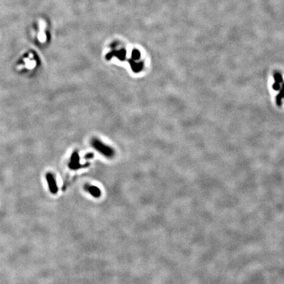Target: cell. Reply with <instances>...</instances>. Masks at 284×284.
<instances>
[{"label": "cell", "mask_w": 284, "mask_h": 284, "mask_svg": "<svg viewBox=\"0 0 284 284\" xmlns=\"http://www.w3.org/2000/svg\"><path fill=\"white\" fill-rule=\"evenodd\" d=\"M46 179L51 193L53 194H57L58 192V187L57 186V183H56L54 176L52 173H47Z\"/></svg>", "instance_id": "cell-1"}, {"label": "cell", "mask_w": 284, "mask_h": 284, "mask_svg": "<svg viewBox=\"0 0 284 284\" xmlns=\"http://www.w3.org/2000/svg\"><path fill=\"white\" fill-rule=\"evenodd\" d=\"M85 189L86 190L88 193H90L93 197L97 198L101 196V190L99 189L97 187L93 186H86L85 187Z\"/></svg>", "instance_id": "cell-2"}, {"label": "cell", "mask_w": 284, "mask_h": 284, "mask_svg": "<svg viewBox=\"0 0 284 284\" xmlns=\"http://www.w3.org/2000/svg\"><path fill=\"white\" fill-rule=\"evenodd\" d=\"M278 92H279V93H278L276 97V101L277 105L280 107L282 105V100L284 97V82L282 83L281 88Z\"/></svg>", "instance_id": "cell-3"}, {"label": "cell", "mask_w": 284, "mask_h": 284, "mask_svg": "<svg viewBox=\"0 0 284 284\" xmlns=\"http://www.w3.org/2000/svg\"><path fill=\"white\" fill-rule=\"evenodd\" d=\"M273 77H274L275 82L280 83V84H282V83L283 82V76L282 74H281V72H280L275 71L274 72V74H273Z\"/></svg>", "instance_id": "cell-4"}, {"label": "cell", "mask_w": 284, "mask_h": 284, "mask_svg": "<svg viewBox=\"0 0 284 284\" xmlns=\"http://www.w3.org/2000/svg\"><path fill=\"white\" fill-rule=\"evenodd\" d=\"M280 88H281V84H280V83L274 82V84H272V89L274 91L278 92V91H279L280 90Z\"/></svg>", "instance_id": "cell-5"}, {"label": "cell", "mask_w": 284, "mask_h": 284, "mask_svg": "<svg viewBox=\"0 0 284 284\" xmlns=\"http://www.w3.org/2000/svg\"><path fill=\"white\" fill-rule=\"evenodd\" d=\"M283 99H284V97H283Z\"/></svg>", "instance_id": "cell-6"}]
</instances>
